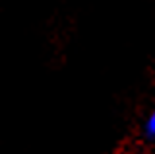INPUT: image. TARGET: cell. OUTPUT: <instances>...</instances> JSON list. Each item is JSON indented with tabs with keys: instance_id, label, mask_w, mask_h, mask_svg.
<instances>
[{
	"instance_id": "6da1fadb",
	"label": "cell",
	"mask_w": 155,
	"mask_h": 154,
	"mask_svg": "<svg viewBox=\"0 0 155 154\" xmlns=\"http://www.w3.org/2000/svg\"><path fill=\"white\" fill-rule=\"evenodd\" d=\"M145 135L147 137H155V109L149 113L147 121H145Z\"/></svg>"
}]
</instances>
